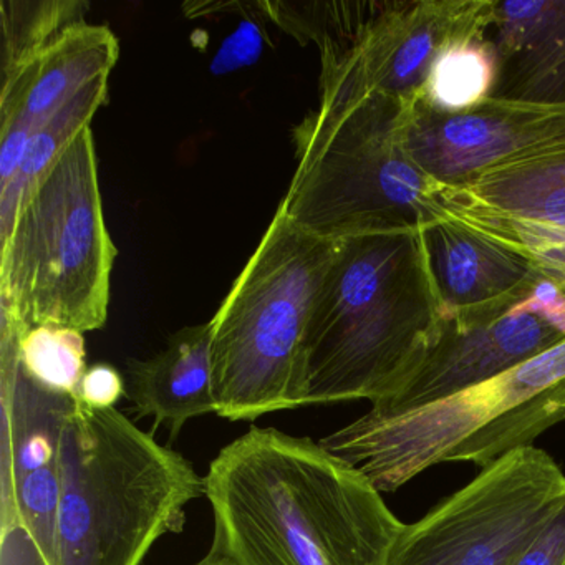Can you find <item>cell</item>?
Returning <instances> with one entry per match:
<instances>
[{"mask_svg":"<svg viewBox=\"0 0 565 565\" xmlns=\"http://www.w3.org/2000/svg\"><path fill=\"white\" fill-rule=\"evenodd\" d=\"M204 479L213 547L237 565H392L405 531L359 469L276 428L224 446Z\"/></svg>","mask_w":565,"mask_h":565,"instance_id":"1","label":"cell"},{"mask_svg":"<svg viewBox=\"0 0 565 565\" xmlns=\"http://www.w3.org/2000/svg\"><path fill=\"white\" fill-rule=\"evenodd\" d=\"M441 322L422 230L337 239L307 327L300 405L386 402L415 375Z\"/></svg>","mask_w":565,"mask_h":565,"instance_id":"2","label":"cell"},{"mask_svg":"<svg viewBox=\"0 0 565 565\" xmlns=\"http://www.w3.org/2000/svg\"><path fill=\"white\" fill-rule=\"evenodd\" d=\"M206 495L193 462L118 408L75 398L62 436L55 565H141L158 539L180 534Z\"/></svg>","mask_w":565,"mask_h":565,"instance_id":"3","label":"cell"},{"mask_svg":"<svg viewBox=\"0 0 565 565\" xmlns=\"http://www.w3.org/2000/svg\"><path fill=\"white\" fill-rule=\"evenodd\" d=\"M415 100L370 94L319 104L294 128L297 168L277 211L333 241L418 231L445 216L439 188L406 153Z\"/></svg>","mask_w":565,"mask_h":565,"instance_id":"4","label":"cell"},{"mask_svg":"<svg viewBox=\"0 0 565 565\" xmlns=\"http://www.w3.org/2000/svg\"><path fill=\"white\" fill-rule=\"evenodd\" d=\"M565 422V340L449 398L406 412L370 409L320 445L380 492L445 462L486 468Z\"/></svg>","mask_w":565,"mask_h":565,"instance_id":"5","label":"cell"},{"mask_svg":"<svg viewBox=\"0 0 565 565\" xmlns=\"http://www.w3.org/2000/svg\"><path fill=\"white\" fill-rule=\"evenodd\" d=\"M115 259L87 127L29 190L2 234V319L22 330L44 323L102 329Z\"/></svg>","mask_w":565,"mask_h":565,"instance_id":"6","label":"cell"},{"mask_svg":"<svg viewBox=\"0 0 565 565\" xmlns=\"http://www.w3.org/2000/svg\"><path fill=\"white\" fill-rule=\"evenodd\" d=\"M335 249L337 239L306 233L277 211L210 320L217 416L253 422L302 408L307 327Z\"/></svg>","mask_w":565,"mask_h":565,"instance_id":"7","label":"cell"},{"mask_svg":"<svg viewBox=\"0 0 565 565\" xmlns=\"http://www.w3.org/2000/svg\"><path fill=\"white\" fill-rule=\"evenodd\" d=\"M565 504V472L527 446L406 524L392 565H512Z\"/></svg>","mask_w":565,"mask_h":565,"instance_id":"8","label":"cell"},{"mask_svg":"<svg viewBox=\"0 0 565 565\" xmlns=\"http://www.w3.org/2000/svg\"><path fill=\"white\" fill-rule=\"evenodd\" d=\"M491 18L492 0H347L342 28L320 51V104L419 98L438 58L486 38Z\"/></svg>","mask_w":565,"mask_h":565,"instance_id":"9","label":"cell"},{"mask_svg":"<svg viewBox=\"0 0 565 565\" xmlns=\"http://www.w3.org/2000/svg\"><path fill=\"white\" fill-rule=\"evenodd\" d=\"M21 332L2 327V524L22 532L41 565H55L62 436L75 396L38 385L18 355Z\"/></svg>","mask_w":565,"mask_h":565,"instance_id":"10","label":"cell"},{"mask_svg":"<svg viewBox=\"0 0 565 565\" xmlns=\"http://www.w3.org/2000/svg\"><path fill=\"white\" fill-rule=\"evenodd\" d=\"M565 340V292L551 280L515 306L472 319L443 316L415 375L376 412H406L488 382Z\"/></svg>","mask_w":565,"mask_h":565,"instance_id":"11","label":"cell"},{"mask_svg":"<svg viewBox=\"0 0 565 565\" xmlns=\"http://www.w3.org/2000/svg\"><path fill=\"white\" fill-rule=\"evenodd\" d=\"M565 135V110L488 97L468 110L438 111L416 98L406 153L441 190L471 183L489 168Z\"/></svg>","mask_w":565,"mask_h":565,"instance_id":"12","label":"cell"},{"mask_svg":"<svg viewBox=\"0 0 565 565\" xmlns=\"http://www.w3.org/2000/svg\"><path fill=\"white\" fill-rule=\"evenodd\" d=\"M118 55L120 45L110 29L82 22L2 78L0 186L18 173L34 131L82 88L110 75Z\"/></svg>","mask_w":565,"mask_h":565,"instance_id":"13","label":"cell"},{"mask_svg":"<svg viewBox=\"0 0 565 565\" xmlns=\"http://www.w3.org/2000/svg\"><path fill=\"white\" fill-rule=\"evenodd\" d=\"M443 316L472 319L527 299L545 277L531 260L448 213L422 230Z\"/></svg>","mask_w":565,"mask_h":565,"instance_id":"14","label":"cell"},{"mask_svg":"<svg viewBox=\"0 0 565 565\" xmlns=\"http://www.w3.org/2000/svg\"><path fill=\"white\" fill-rule=\"evenodd\" d=\"M491 98L565 110V0H492Z\"/></svg>","mask_w":565,"mask_h":565,"instance_id":"15","label":"cell"},{"mask_svg":"<svg viewBox=\"0 0 565 565\" xmlns=\"http://www.w3.org/2000/svg\"><path fill=\"white\" fill-rule=\"evenodd\" d=\"M127 396L137 416L153 418L170 438L190 419L217 412L214 395L211 323L184 327L164 350L148 360H130Z\"/></svg>","mask_w":565,"mask_h":565,"instance_id":"16","label":"cell"},{"mask_svg":"<svg viewBox=\"0 0 565 565\" xmlns=\"http://www.w3.org/2000/svg\"><path fill=\"white\" fill-rule=\"evenodd\" d=\"M438 200L449 214L565 226V135L489 168L465 186L439 191Z\"/></svg>","mask_w":565,"mask_h":565,"instance_id":"17","label":"cell"},{"mask_svg":"<svg viewBox=\"0 0 565 565\" xmlns=\"http://www.w3.org/2000/svg\"><path fill=\"white\" fill-rule=\"evenodd\" d=\"M108 77L110 75H104L82 88L72 100H68L61 110L55 111L34 131L18 173L8 184L0 186L2 234L11 227L15 213L29 190L44 177L45 171L64 153L71 141L84 128L90 127L94 115L107 102Z\"/></svg>","mask_w":565,"mask_h":565,"instance_id":"18","label":"cell"},{"mask_svg":"<svg viewBox=\"0 0 565 565\" xmlns=\"http://www.w3.org/2000/svg\"><path fill=\"white\" fill-rule=\"evenodd\" d=\"M2 78L24 67L62 32L85 22L84 0H2Z\"/></svg>","mask_w":565,"mask_h":565,"instance_id":"19","label":"cell"},{"mask_svg":"<svg viewBox=\"0 0 565 565\" xmlns=\"http://www.w3.org/2000/svg\"><path fill=\"white\" fill-rule=\"evenodd\" d=\"M495 61L486 38L456 45L436 62L419 100L438 111L468 110L491 95Z\"/></svg>","mask_w":565,"mask_h":565,"instance_id":"20","label":"cell"},{"mask_svg":"<svg viewBox=\"0 0 565 565\" xmlns=\"http://www.w3.org/2000/svg\"><path fill=\"white\" fill-rule=\"evenodd\" d=\"M18 355L38 385L58 395H77L87 372L84 332L55 323L31 327L19 337Z\"/></svg>","mask_w":565,"mask_h":565,"instance_id":"21","label":"cell"},{"mask_svg":"<svg viewBox=\"0 0 565 565\" xmlns=\"http://www.w3.org/2000/svg\"><path fill=\"white\" fill-rule=\"evenodd\" d=\"M449 216L521 254L534 264L545 279L565 292V226H548L494 214L461 213Z\"/></svg>","mask_w":565,"mask_h":565,"instance_id":"22","label":"cell"},{"mask_svg":"<svg viewBox=\"0 0 565 565\" xmlns=\"http://www.w3.org/2000/svg\"><path fill=\"white\" fill-rule=\"evenodd\" d=\"M266 47V35L256 21L241 22L233 34L227 35L221 44L216 57L211 62V74L221 75L234 74L243 68L253 67L263 57Z\"/></svg>","mask_w":565,"mask_h":565,"instance_id":"23","label":"cell"},{"mask_svg":"<svg viewBox=\"0 0 565 565\" xmlns=\"http://www.w3.org/2000/svg\"><path fill=\"white\" fill-rule=\"evenodd\" d=\"M127 395V382L115 366L97 363L85 372L75 398L94 409L117 408L121 396Z\"/></svg>","mask_w":565,"mask_h":565,"instance_id":"24","label":"cell"},{"mask_svg":"<svg viewBox=\"0 0 565 565\" xmlns=\"http://www.w3.org/2000/svg\"><path fill=\"white\" fill-rule=\"evenodd\" d=\"M512 565H565V504Z\"/></svg>","mask_w":565,"mask_h":565,"instance_id":"25","label":"cell"},{"mask_svg":"<svg viewBox=\"0 0 565 565\" xmlns=\"http://www.w3.org/2000/svg\"><path fill=\"white\" fill-rule=\"evenodd\" d=\"M193 565H237L233 558L227 557L226 554L220 551V548L211 545L210 552L201 558L200 562Z\"/></svg>","mask_w":565,"mask_h":565,"instance_id":"26","label":"cell"}]
</instances>
